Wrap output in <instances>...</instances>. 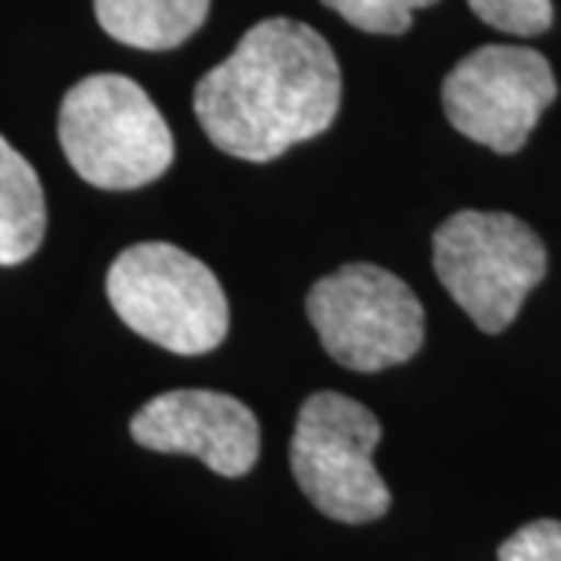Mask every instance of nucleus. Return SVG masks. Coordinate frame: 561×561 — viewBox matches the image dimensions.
<instances>
[{"label": "nucleus", "instance_id": "1", "mask_svg": "<svg viewBox=\"0 0 561 561\" xmlns=\"http://www.w3.org/2000/svg\"><path fill=\"white\" fill-rule=\"evenodd\" d=\"M341 62L312 25L256 22L194 91V113L221 153L268 162L319 138L341 110Z\"/></svg>", "mask_w": 561, "mask_h": 561}, {"label": "nucleus", "instance_id": "2", "mask_svg": "<svg viewBox=\"0 0 561 561\" xmlns=\"http://www.w3.org/2000/svg\"><path fill=\"white\" fill-rule=\"evenodd\" d=\"M60 147L81 179L103 191H135L169 172L175 140L138 81L101 72L76 81L60 106Z\"/></svg>", "mask_w": 561, "mask_h": 561}, {"label": "nucleus", "instance_id": "3", "mask_svg": "<svg viewBox=\"0 0 561 561\" xmlns=\"http://www.w3.org/2000/svg\"><path fill=\"white\" fill-rule=\"evenodd\" d=\"M106 297L135 334L175 356L216 350L231 321L216 272L175 243L122 250L106 272Z\"/></svg>", "mask_w": 561, "mask_h": 561}, {"label": "nucleus", "instance_id": "4", "mask_svg": "<svg viewBox=\"0 0 561 561\" xmlns=\"http://www.w3.org/2000/svg\"><path fill=\"white\" fill-rule=\"evenodd\" d=\"M546 247L508 213L461 209L434 231V272L465 316L486 334L518 319L527 294L546 278Z\"/></svg>", "mask_w": 561, "mask_h": 561}, {"label": "nucleus", "instance_id": "5", "mask_svg": "<svg viewBox=\"0 0 561 561\" xmlns=\"http://www.w3.org/2000/svg\"><path fill=\"white\" fill-rule=\"evenodd\" d=\"M378 443L381 421L362 402L334 390L312 393L302 402L290 440V468L302 496L334 522L383 518L390 490L375 468Z\"/></svg>", "mask_w": 561, "mask_h": 561}, {"label": "nucleus", "instance_id": "6", "mask_svg": "<svg viewBox=\"0 0 561 561\" xmlns=\"http://www.w3.org/2000/svg\"><path fill=\"white\" fill-rule=\"evenodd\" d=\"M306 316L328 356L365 375L409 362L424 343V309L415 290L371 262H350L316 280Z\"/></svg>", "mask_w": 561, "mask_h": 561}, {"label": "nucleus", "instance_id": "7", "mask_svg": "<svg viewBox=\"0 0 561 561\" xmlns=\"http://www.w3.org/2000/svg\"><path fill=\"white\" fill-rule=\"evenodd\" d=\"M559 94L540 50L486 44L453 66L443 81V113L468 140L496 153H518Z\"/></svg>", "mask_w": 561, "mask_h": 561}, {"label": "nucleus", "instance_id": "8", "mask_svg": "<svg viewBox=\"0 0 561 561\" xmlns=\"http://www.w3.org/2000/svg\"><path fill=\"white\" fill-rule=\"evenodd\" d=\"M144 449L194 456L221 478H243L260 459V421L241 400L216 390H169L131 419Z\"/></svg>", "mask_w": 561, "mask_h": 561}, {"label": "nucleus", "instance_id": "9", "mask_svg": "<svg viewBox=\"0 0 561 561\" xmlns=\"http://www.w3.org/2000/svg\"><path fill=\"white\" fill-rule=\"evenodd\" d=\"M101 28L138 50H172L209 16V0H94Z\"/></svg>", "mask_w": 561, "mask_h": 561}, {"label": "nucleus", "instance_id": "10", "mask_svg": "<svg viewBox=\"0 0 561 561\" xmlns=\"http://www.w3.org/2000/svg\"><path fill=\"white\" fill-rule=\"evenodd\" d=\"M47 203L38 172L7 138H0V265H20L44 241Z\"/></svg>", "mask_w": 561, "mask_h": 561}, {"label": "nucleus", "instance_id": "11", "mask_svg": "<svg viewBox=\"0 0 561 561\" xmlns=\"http://www.w3.org/2000/svg\"><path fill=\"white\" fill-rule=\"evenodd\" d=\"M321 3L368 35H402L412 28L415 10L434 7L437 0H321Z\"/></svg>", "mask_w": 561, "mask_h": 561}, {"label": "nucleus", "instance_id": "12", "mask_svg": "<svg viewBox=\"0 0 561 561\" xmlns=\"http://www.w3.org/2000/svg\"><path fill=\"white\" fill-rule=\"evenodd\" d=\"M468 7L486 25L518 38L542 35L552 25V0H468Z\"/></svg>", "mask_w": 561, "mask_h": 561}, {"label": "nucleus", "instance_id": "13", "mask_svg": "<svg viewBox=\"0 0 561 561\" xmlns=\"http://www.w3.org/2000/svg\"><path fill=\"white\" fill-rule=\"evenodd\" d=\"M500 561H561V522L524 524L500 546Z\"/></svg>", "mask_w": 561, "mask_h": 561}]
</instances>
